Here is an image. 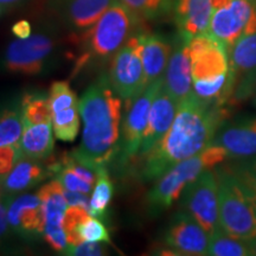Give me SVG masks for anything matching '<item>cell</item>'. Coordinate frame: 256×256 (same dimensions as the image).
<instances>
[{
  "label": "cell",
  "instance_id": "1",
  "mask_svg": "<svg viewBox=\"0 0 256 256\" xmlns=\"http://www.w3.org/2000/svg\"><path fill=\"white\" fill-rule=\"evenodd\" d=\"M226 118L223 106L209 104L192 95L178 104L174 122L144 158L142 177L158 179L168 168L198 154L212 142Z\"/></svg>",
  "mask_w": 256,
  "mask_h": 256
},
{
  "label": "cell",
  "instance_id": "2",
  "mask_svg": "<svg viewBox=\"0 0 256 256\" xmlns=\"http://www.w3.org/2000/svg\"><path fill=\"white\" fill-rule=\"evenodd\" d=\"M121 100L106 74H101L80 98L82 142L72 153L95 172L119 156Z\"/></svg>",
  "mask_w": 256,
  "mask_h": 256
},
{
  "label": "cell",
  "instance_id": "3",
  "mask_svg": "<svg viewBox=\"0 0 256 256\" xmlns=\"http://www.w3.org/2000/svg\"><path fill=\"white\" fill-rule=\"evenodd\" d=\"M220 224L229 235L244 241L256 238V188L232 168L216 171Z\"/></svg>",
  "mask_w": 256,
  "mask_h": 256
},
{
  "label": "cell",
  "instance_id": "4",
  "mask_svg": "<svg viewBox=\"0 0 256 256\" xmlns=\"http://www.w3.org/2000/svg\"><path fill=\"white\" fill-rule=\"evenodd\" d=\"M140 22L122 2L112 5L90 28L82 32V50L75 72L87 64L104 62L113 57L130 40Z\"/></svg>",
  "mask_w": 256,
  "mask_h": 256
},
{
  "label": "cell",
  "instance_id": "5",
  "mask_svg": "<svg viewBox=\"0 0 256 256\" xmlns=\"http://www.w3.org/2000/svg\"><path fill=\"white\" fill-rule=\"evenodd\" d=\"M222 146L210 144L198 154L178 162L158 178V182L147 194L150 214L159 215L168 210L182 197L185 188L196 180L206 170L220 165L228 159Z\"/></svg>",
  "mask_w": 256,
  "mask_h": 256
},
{
  "label": "cell",
  "instance_id": "6",
  "mask_svg": "<svg viewBox=\"0 0 256 256\" xmlns=\"http://www.w3.org/2000/svg\"><path fill=\"white\" fill-rule=\"evenodd\" d=\"M57 42L46 32L16 40L6 48L0 60L2 69L11 74L36 76L46 72L54 62Z\"/></svg>",
  "mask_w": 256,
  "mask_h": 256
},
{
  "label": "cell",
  "instance_id": "7",
  "mask_svg": "<svg viewBox=\"0 0 256 256\" xmlns=\"http://www.w3.org/2000/svg\"><path fill=\"white\" fill-rule=\"evenodd\" d=\"M206 34L229 50L243 34L256 32V0H212Z\"/></svg>",
  "mask_w": 256,
  "mask_h": 256
},
{
  "label": "cell",
  "instance_id": "8",
  "mask_svg": "<svg viewBox=\"0 0 256 256\" xmlns=\"http://www.w3.org/2000/svg\"><path fill=\"white\" fill-rule=\"evenodd\" d=\"M107 76L112 88L124 101L136 98L147 87L140 32L133 34L113 56Z\"/></svg>",
  "mask_w": 256,
  "mask_h": 256
},
{
  "label": "cell",
  "instance_id": "9",
  "mask_svg": "<svg viewBox=\"0 0 256 256\" xmlns=\"http://www.w3.org/2000/svg\"><path fill=\"white\" fill-rule=\"evenodd\" d=\"M180 206L209 236L220 229L218 178L216 171L206 170L188 184L182 194Z\"/></svg>",
  "mask_w": 256,
  "mask_h": 256
},
{
  "label": "cell",
  "instance_id": "10",
  "mask_svg": "<svg viewBox=\"0 0 256 256\" xmlns=\"http://www.w3.org/2000/svg\"><path fill=\"white\" fill-rule=\"evenodd\" d=\"M164 83V78L147 84L136 98L126 101V112L121 126L120 151L118 158L122 162L139 154L153 98Z\"/></svg>",
  "mask_w": 256,
  "mask_h": 256
},
{
  "label": "cell",
  "instance_id": "11",
  "mask_svg": "<svg viewBox=\"0 0 256 256\" xmlns=\"http://www.w3.org/2000/svg\"><path fill=\"white\" fill-rule=\"evenodd\" d=\"M229 102L248 100L256 90V32L244 34L228 50Z\"/></svg>",
  "mask_w": 256,
  "mask_h": 256
},
{
  "label": "cell",
  "instance_id": "12",
  "mask_svg": "<svg viewBox=\"0 0 256 256\" xmlns=\"http://www.w3.org/2000/svg\"><path fill=\"white\" fill-rule=\"evenodd\" d=\"M191 72L194 81H211L230 75L229 55L226 48L209 34L188 40Z\"/></svg>",
  "mask_w": 256,
  "mask_h": 256
},
{
  "label": "cell",
  "instance_id": "13",
  "mask_svg": "<svg viewBox=\"0 0 256 256\" xmlns=\"http://www.w3.org/2000/svg\"><path fill=\"white\" fill-rule=\"evenodd\" d=\"M4 202L10 232L30 241L43 238L44 216L38 194H20Z\"/></svg>",
  "mask_w": 256,
  "mask_h": 256
},
{
  "label": "cell",
  "instance_id": "14",
  "mask_svg": "<svg viewBox=\"0 0 256 256\" xmlns=\"http://www.w3.org/2000/svg\"><path fill=\"white\" fill-rule=\"evenodd\" d=\"M52 128L57 139L74 142L80 132V101L66 81L54 82L49 92Z\"/></svg>",
  "mask_w": 256,
  "mask_h": 256
},
{
  "label": "cell",
  "instance_id": "15",
  "mask_svg": "<svg viewBox=\"0 0 256 256\" xmlns=\"http://www.w3.org/2000/svg\"><path fill=\"white\" fill-rule=\"evenodd\" d=\"M164 241L174 254L208 255L209 234L185 211H179L174 216Z\"/></svg>",
  "mask_w": 256,
  "mask_h": 256
},
{
  "label": "cell",
  "instance_id": "16",
  "mask_svg": "<svg viewBox=\"0 0 256 256\" xmlns=\"http://www.w3.org/2000/svg\"><path fill=\"white\" fill-rule=\"evenodd\" d=\"M211 144L222 146L229 158L243 160L256 156V115L220 126Z\"/></svg>",
  "mask_w": 256,
  "mask_h": 256
},
{
  "label": "cell",
  "instance_id": "17",
  "mask_svg": "<svg viewBox=\"0 0 256 256\" xmlns=\"http://www.w3.org/2000/svg\"><path fill=\"white\" fill-rule=\"evenodd\" d=\"M177 110L178 102L166 90L162 83L153 98L139 156H144L148 153L164 138L174 122Z\"/></svg>",
  "mask_w": 256,
  "mask_h": 256
},
{
  "label": "cell",
  "instance_id": "18",
  "mask_svg": "<svg viewBox=\"0 0 256 256\" xmlns=\"http://www.w3.org/2000/svg\"><path fill=\"white\" fill-rule=\"evenodd\" d=\"M164 87L178 104L192 95L191 57L188 40L179 34L164 75Z\"/></svg>",
  "mask_w": 256,
  "mask_h": 256
},
{
  "label": "cell",
  "instance_id": "19",
  "mask_svg": "<svg viewBox=\"0 0 256 256\" xmlns=\"http://www.w3.org/2000/svg\"><path fill=\"white\" fill-rule=\"evenodd\" d=\"M212 0H177L176 22L179 34L190 40L206 34L212 17Z\"/></svg>",
  "mask_w": 256,
  "mask_h": 256
},
{
  "label": "cell",
  "instance_id": "20",
  "mask_svg": "<svg viewBox=\"0 0 256 256\" xmlns=\"http://www.w3.org/2000/svg\"><path fill=\"white\" fill-rule=\"evenodd\" d=\"M116 2L119 0H60L58 10L72 31L84 32Z\"/></svg>",
  "mask_w": 256,
  "mask_h": 256
},
{
  "label": "cell",
  "instance_id": "21",
  "mask_svg": "<svg viewBox=\"0 0 256 256\" xmlns=\"http://www.w3.org/2000/svg\"><path fill=\"white\" fill-rule=\"evenodd\" d=\"M49 177L46 166L40 160H34L23 156L12 171L0 183L4 200L17 196L36 188Z\"/></svg>",
  "mask_w": 256,
  "mask_h": 256
},
{
  "label": "cell",
  "instance_id": "22",
  "mask_svg": "<svg viewBox=\"0 0 256 256\" xmlns=\"http://www.w3.org/2000/svg\"><path fill=\"white\" fill-rule=\"evenodd\" d=\"M142 42V64L146 84L164 78L171 57V44L160 34L140 32Z\"/></svg>",
  "mask_w": 256,
  "mask_h": 256
},
{
  "label": "cell",
  "instance_id": "23",
  "mask_svg": "<svg viewBox=\"0 0 256 256\" xmlns=\"http://www.w3.org/2000/svg\"><path fill=\"white\" fill-rule=\"evenodd\" d=\"M19 146H20L23 156L28 158L40 160V162L50 158L54 152V146H55L52 124H25Z\"/></svg>",
  "mask_w": 256,
  "mask_h": 256
},
{
  "label": "cell",
  "instance_id": "24",
  "mask_svg": "<svg viewBox=\"0 0 256 256\" xmlns=\"http://www.w3.org/2000/svg\"><path fill=\"white\" fill-rule=\"evenodd\" d=\"M44 216V228L63 226V218L68 203L64 197V188L58 179H54L38 190Z\"/></svg>",
  "mask_w": 256,
  "mask_h": 256
},
{
  "label": "cell",
  "instance_id": "25",
  "mask_svg": "<svg viewBox=\"0 0 256 256\" xmlns=\"http://www.w3.org/2000/svg\"><path fill=\"white\" fill-rule=\"evenodd\" d=\"M25 127L20 100L0 107V147L19 144Z\"/></svg>",
  "mask_w": 256,
  "mask_h": 256
},
{
  "label": "cell",
  "instance_id": "26",
  "mask_svg": "<svg viewBox=\"0 0 256 256\" xmlns=\"http://www.w3.org/2000/svg\"><path fill=\"white\" fill-rule=\"evenodd\" d=\"M25 124H46L52 121L50 96L44 90L24 92L20 98Z\"/></svg>",
  "mask_w": 256,
  "mask_h": 256
},
{
  "label": "cell",
  "instance_id": "27",
  "mask_svg": "<svg viewBox=\"0 0 256 256\" xmlns=\"http://www.w3.org/2000/svg\"><path fill=\"white\" fill-rule=\"evenodd\" d=\"M96 174L98 178L89 203V214L96 218L104 220L108 214V206L113 200L114 185L110 180L107 166L98 168L96 170Z\"/></svg>",
  "mask_w": 256,
  "mask_h": 256
},
{
  "label": "cell",
  "instance_id": "28",
  "mask_svg": "<svg viewBox=\"0 0 256 256\" xmlns=\"http://www.w3.org/2000/svg\"><path fill=\"white\" fill-rule=\"evenodd\" d=\"M208 255L211 256H250L249 242L234 238L220 228L209 236Z\"/></svg>",
  "mask_w": 256,
  "mask_h": 256
},
{
  "label": "cell",
  "instance_id": "29",
  "mask_svg": "<svg viewBox=\"0 0 256 256\" xmlns=\"http://www.w3.org/2000/svg\"><path fill=\"white\" fill-rule=\"evenodd\" d=\"M140 20L158 18L168 12L172 0H119Z\"/></svg>",
  "mask_w": 256,
  "mask_h": 256
},
{
  "label": "cell",
  "instance_id": "30",
  "mask_svg": "<svg viewBox=\"0 0 256 256\" xmlns=\"http://www.w3.org/2000/svg\"><path fill=\"white\" fill-rule=\"evenodd\" d=\"M90 214L87 209L78 206H70L66 208L63 218V229L66 234L69 247L70 246H78L83 243L81 236L78 234V226L84 222Z\"/></svg>",
  "mask_w": 256,
  "mask_h": 256
},
{
  "label": "cell",
  "instance_id": "31",
  "mask_svg": "<svg viewBox=\"0 0 256 256\" xmlns=\"http://www.w3.org/2000/svg\"><path fill=\"white\" fill-rule=\"evenodd\" d=\"M78 234L83 242H102L110 243V235L108 228L102 220L89 216L78 226Z\"/></svg>",
  "mask_w": 256,
  "mask_h": 256
},
{
  "label": "cell",
  "instance_id": "32",
  "mask_svg": "<svg viewBox=\"0 0 256 256\" xmlns=\"http://www.w3.org/2000/svg\"><path fill=\"white\" fill-rule=\"evenodd\" d=\"M23 156L19 144L0 147V183Z\"/></svg>",
  "mask_w": 256,
  "mask_h": 256
},
{
  "label": "cell",
  "instance_id": "33",
  "mask_svg": "<svg viewBox=\"0 0 256 256\" xmlns=\"http://www.w3.org/2000/svg\"><path fill=\"white\" fill-rule=\"evenodd\" d=\"M56 177L60 183H62L63 188L69 191L82 192V194H89L92 190V186H94V185L89 184L86 180H83L82 178H80L75 172H72V170L66 168V166H63L62 170L60 171V174H57Z\"/></svg>",
  "mask_w": 256,
  "mask_h": 256
},
{
  "label": "cell",
  "instance_id": "34",
  "mask_svg": "<svg viewBox=\"0 0 256 256\" xmlns=\"http://www.w3.org/2000/svg\"><path fill=\"white\" fill-rule=\"evenodd\" d=\"M43 238L54 250L60 254H66V249L69 247L66 234L64 232L63 226L57 228H44Z\"/></svg>",
  "mask_w": 256,
  "mask_h": 256
},
{
  "label": "cell",
  "instance_id": "35",
  "mask_svg": "<svg viewBox=\"0 0 256 256\" xmlns=\"http://www.w3.org/2000/svg\"><path fill=\"white\" fill-rule=\"evenodd\" d=\"M107 254V248L102 242H83L78 246H70L64 255L100 256Z\"/></svg>",
  "mask_w": 256,
  "mask_h": 256
},
{
  "label": "cell",
  "instance_id": "36",
  "mask_svg": "<svg viewBox=\"0 0 256 256\" xmlns=\"http://www.w3.org/2000/svg\"><path fill=\"white\" fill-rule=\"evenodd\" d=\"M232 168L256 188V156L243 159V162L234 165Z\"/></svg>",
  "mask_w": 256,
  "mask_h": 256
},
{
  "label": "cell",
  "instance_id": "37",
  "mask_svg": "<svg viewBox=\"0 0 256 256\" xmlns=\"http://www.w3.org/2000/svg\"><path fill=\"white\" fill-rule=\"evenodd\" d=\"M64 197H66L68 206H83L84 209H87L89 212V203H90V200L88 198V194H82V192L69 191L66 190V188H64Z\"/></svg>",
  "mask_w": 256,
  "mask_h": 256
},
{
  "label": "cell",
  "instance_id": "38",
  "mask_svg": "<svg viewBox=\"0 0 256 256\" xmlns=\"http://www.w3.org/2000/svg\"><path fill=\"white\" fill-rule=\"evenodd\" d=\"M11 31L18 40H25V38H28L31 36L32 25L28 20L22 19V20L16 22V23L12 25Z\"/></svg>",
  "mask_w": 256,
  "mask_h": 256
},
{
  "label": "cell",
  "instance_id": "39",
  "mask_svg": "<svg viewBox=\"0 0 256 256\" xmlns=\"http://www.w3.org/2000/svg\"><path fill=\"white\" fill-rule=\"evenodd\" d=\"M10 232L8 215H6V204L2 200H0V243L4 241L6 235Z\"/></svg>",
  "mask_w": 256,
  "mask_h": 256
},
{
  "label": "cell",
  "instance_id": "40",
  "mask_svg": "<svg viewBox=\"0 0 256 256\" xmlns=\"http://www.w3.org/2000/svg\"><path fill=\"white\" fill-rule=\"evenodd\" d=\"M28 2H30V0H0V6H2L4 8H16L18 5H23Z\"/></svg>",
  "mask_w": 256,
  "mask_h": 256
},
{
  "label": "cell",
  "instance_id": "41",
  "mask_svg": "<svg viewBox=\"0 0 256 256\" xmlns=\"http://www.w3.org/2000/svg\"><path fill=\"white\" fill-rule=\"evenodd\" d=\"M249 242V247H250V255H255L256 256V238L250 240Z\"/></svg>",
  "mask_w": 256,
  "mask_h": 256
},
{
  "label": "cell",
  "instance_id": "42",
  "mask_svg": "<svg viewBox=\"0 0 256 256\" xmlns=\"http://www.w3.org/2000/svg\"><path fill=\"white\" fill-rule=\"evenodd\" d=\"M254 104H255V106H256V96H255V101H254Z\"/></svg>",
  "mask_w": 256,
  "mask_h": 256
},
{
  "label": "cell",
  "instance_id": "43",
  "mask_svg": "<svg viewBox=\"0 0 256 256\" xmlns=\"http://www.w3.org/2000/svg\"><path fill=\"white\" fill-rule=\"evenodd\" d=\"M0 14H2V8H0Z\"/></svg>",
  "mask_w": 256,
  "mask_h": 256
}]
</instances>
